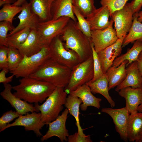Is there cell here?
<instances>
[{
  "label": "cell",
  "instance_id": "obj_12",
  "mask_svg": "<svg viewBox=\"0 0 142 142\" xmlns=\"http://www.w3.org/2000/svg\"><path fill=\"white\" fill-rule=\"evenodd\" d=\"M113 23L103 30L92 31L91 38L95 50L98 53L114 43L118 39Z\"/></svg>",
  "mask_w": 142,
  "mask_h": 142
},
{
  "label": "cell",
  "instance_id": "obj_44",
  "mask_svg": "<svg viewBox=\"0 0 142 142\" xmlns=\"http://www.w3.org/2000/svg\"><path fill=\"white\" fill-rule=\"evenodd\" d=\"M138 67L139 73L142 78V60H137Z\"/></svg>",
  "mask_w": 142,
  "mask_h": 142
},
{
  "label": "cell",
  "instance_id": "obj_3",
  "mask_svg": "<svg viewBox=\"0 0 142 142\" xmlns=\"http://www.w3.org/2000/svg\"><path fill=\"white\" fill-rule=\"evenodd\" d=\"M72 71L69 67L49 58L29 77L48 82L56 87L65 88L68 84Z\"/></svg>",
  "mask_w": 142,
  "mask_h": 142
},
{
  "label": "cell",
  "instance_id": "obj_23",
  "mask_svg": "<svg viewBox=\"0 0 142 142\" xmlns=\"http://www.w3.org/2000/svg\"><path fill=\"white\" fill-rule=\"evenodd\" d=\"M72 0H55L51 7L52 19H56L63 16L70 18L75 22L77 19L72 9Z\"/></svg>",
  "mask_w": 142,
  "mask_h": 142
},
{
  "label": "cell",
  "instance_id": "obj_13",
  "mask_svg": "<svg viewBox=\"0 0 142 142\" xmlns=\"http://www.w3.org/2000/svg\"><path fill=\"white\" fill-rule=\"evenodd\" d=\"M69 113L68 109L66 108L55 120L48 124V129L41 138V141L46 140L54 136L58 137L62 142L67 141L69 135L65 124Z\"/></svg>",
  "mask_w": 142,
  "mask_h": 142
},
{
  "label": "cell",
  "instance_id": "obj_27",
  "mask_svg": "<svg viewBox=\"0 0 142 142\" xmlns=\"http://www.w3.org/2000/svg\"><path fill=\"white\" fill-rule=\"evenodd\" d=\"M142 52V39L135 41L132 47L126 52L115 58L112 66L118 67L125 60L128 61L126 65L127 66L133 62L137 61L139 56Z\"/></svg>",
  "mask_w": 142,
  "mask_h": 142
},
{
  "label": "cell",
  "instance_id": "obj_41",
  "mask_svg": "<svg viewBox=\"0 0 142 142\" xmlns=\"http://www.w3.org/2000/svg\"><path fill=\"white\" fill-rule=\"evenodd\" d=\"M9 71V69L4 68L1 70L0 72V83L3 84L8 83L11 82L13 79L14 75L12 74L10 76L7 77L6 74Z\"/></svg>",
  "mask_w": 142,
  "mask_h": 142
},
{
  "label": "cell",
  "instance_id": "obj_42",
  "mask_svg": "<svg viewBox=\"0 0 142 142\" xmlns=\"http://www.w3.org/2000/svg\"><path fill=\"white\" fill-rule=\"evenodd\" d=\"M130 4L134 13L139 12L142 7V0H133Z\"/></svg>",
  "mask_w": 142,
  "mask_h": 142
},
{
  "label": "cell",
  "instance_id": "obj_50",
  "mask_svg": "<svg viewBox=\"0 0 142 142\" xmlns=\"http://www.w3.org/2000/svg\"></svg>",
  "mask_w": 142,
  "mask_h": 142
},
{
  "label": "cell",
  "instance_id": "obj_46",
  "mask_svg": "<svg viewBox=\"0 0 142 142\" xmlns=\"http://www.w3.org/2000/svg\"><path fill=\"white\" fill-rule=\"evenodd\" d=\"M138 20L139 22H142V11L138 12Z\"/></svg>",
  "mask_w": 142,
  "mask_h": 142
},
{
  "label": "cell",
  "instance_id": "obj_8",
  "mask_svg": "<svg viewBox=\"0 0 142 142\" xmlns=\"http://www.w3.org/2000/svg\"><path fill=\"white\" fill-rule=\"evenodd\" d=\"M70 19L63 16L38 23L36 29L45 46H48L53 39L61 35Z\"/></svg>",
  "mask_w": 142,
  "mask_h": 142
},
{
  "label": "cell",
  "instance_id": "obj_10",
  "mask_svg": "<svg viewBox=\"0 0 142 142\" xmlns=\"http://www.w3.org/2000/svg\"><path fill=\"white\" fill-rule=\"evenodd\" d=\"M45 124L41 120L40 113L34 111L24 115H20L14 122L7 124L4 129L13 126H20L24 127L26 131H33L37 136L42 135L40 130Z\"/></svg>",
  "mask_w": 142,
  "mask_h": 142
},
{
  "label": "cell",
  "instance_id": "obj_24",
  "mask_svg": "<svg viewBox=\"0 0 142 142\" xmlns=\"http://www.w3.org/2000/svg\"><path fill=\"white\" fill-rule=\"evenodd\" d=\"M54 0H30L32 11L38 17L40 22L52 19L51 7Z\"/></svg>",
  "mask_w": 142,
  "mask_h": 142
},
{
  "label": "cell",
  "instance_id": "obj_47",
  "mask_svg": "<svg viewBox=\"0 0 142 142\" xmlns=\"http://www.w3.org/2000/svg\"><path fill=\"white\" fill-rule=\"evenodd\" d=\"M137 111L138 112H142V103L138 107Z\"/></svg>",
  "mask_w": 142,
  "mask_h": 142
},
{
  "label": "cell",
  "instance_id": "obj_5",
  "mask_svg": "<svg viewBox=\"0 0 142 142\" xmlns=\"http://www.w3.org/2000/svg\"><path fill=\"white\" fill-rule=\"evenodd\" d=\"M94 75L93 56L79 63L72 69L68 84L65 91L69 93L79 87L91 81Z\"/></svg>",
  "mask_w": 142,
  "mask_h": 142
},
{
  "label": "cell",
  "instance_id": "obj_40",
  "mask_svg": "<svg viewBox=\"0 0 142 142\" xmlns=\"http://www.w3.org/2000/svg\"><path fill=\"white\" fill-rule=\"evenodd\" d=\"M68 142H92L90 135L83 137L79 134L78 132L73 134L69 135L67 138Z\"/></svg>",
  "mask_w": 142,
  "mask_h": 142
},
{
  "label": "cell",
  "instance_id": "obj_29",
  "mask_svg": "<svg viewBox=\"0 0 142 142\" xmlns=\"http://www.w3.org/2000/svg\"><path fill=\"white\" fill-rule=\"evenodd\" d=\"M138 12L133 14V21L129 33L124 38L122 47H125L130 43L142 39V23L138 20Z\"/></svg>",
  "mask_w": 142,
  "mask_h": 142
},
{
  "label": "cell",
  "instance_id": "obj_31",
  "mask_svg": "<svg viewBox=\"0 0 142 142\" xmlns=\"http://www.w3.org/2000/svg\"><path fill=\"white\" fill-rule=\"evenodd\" d=\"M22 10L21 6L7 4L3 6L0 10V21H6L12 24L14 17Z\"/></svg>",
  "mask_w": 142,
  "mask_h": 142
},
{
  "label": "cell",
  "instance_id": "obj_16",
  "mask_svg": "<svg viewBox=\"0 0 142 142\" xmlns=\"http://www.w3.org/2000/svg\"><path fill=\"white\" fill-rule=\"evenodd\" d=\"M110 16V11L108 8L102 6L96 9L88 16L86 19L88 22L91 31L103 30L109 27L114 22L111 18H109Z\"/></svg>",
  "mask_w": 142,
  "mask_h": 142
},
{
  "label": "cell",
  "instance_id": "obj_20",
  "mask_svg": "<svg viewBox=\"0 0 142 142\" xmlns=\"http://www.w3.org/2000/svg\"><path fill=\"white\" fill-rule=\"evenodd\" d=\"M69 94L80 98L82 103L80 105L82 111L86 110L88 106L94 107L99 109L100 106L101 98H98L92 94L90 88L85 84L79 87L75 90L70 92Z\"/></svg>",
  "mask_w": 142,
  "mask_h": 142
},
{
  "label": "cell",
  "instance_id": "obj_6",
  "mask_svg": "<svg viewBox=\"0 0 142 142\" xmlns=\"http://www.w3.org/2000/svg\"><path fill=\"white\" fill-rule=\"evenodd\" d=\"M48 48L50 59L72 69L81 62L76 52L65 48L60 36L53 39L48 45Z\"/></svg>",
  "mask_w": 142,
  "mask_h": 142
},
{
  "label": "cell",
  "instance_id": "obj_14",
  "mask_svg": "<svg viewBox=\"0 0 142 142\" xmlns=\"http://www.w3.org/2000/svg\"><path fill=\"white\" fill-rule=\"evenodd\" d=\"M4 89L0 93L2 97L7 101L20 115L26 114L29 112H37L34 106L16 96L11 92L12 87L9 84H3Z\"/></svg>",
  "mask_w": 142,
  "mask_h": 142
},
{
  "label": "cell",
  "instance_id": "obj_32",
  "mask_svg": "<svg viewBox=\"0 0 142 142\" xmlns=\"http://www.w3.org/2000/svg\"><path fill=\"white\" fill-rule=\"evenodd\" d=\"M72 3L73 6L85 18L96 9L94 0H72Z\"/></svg>",
  "mask_w": 142,
  "mask_h": 142
},
{
  "label": "cell",
  "instance_id": "obj_38",
  "mask_svg": "<svg viewBox=\"0 0 142 142\" xmlns=\"http://www.w3.org/2000/svg\"><path fill=\"white\" fill-rule=\"evenodd\" d=\"M19 115L17 111L12 110L4 113L0 118V132L3 131L7 124Z\"/></svg>",
  "mask_w": 142,
  "mask_h": 142
},
{
  "label": "cell",
  "instance_id": "obj_35",
  "mask_svg": "<svg viewBox=\"0 0 142 142\" xmlns=\"http://www.w3.org/2000/svg\"><path fill=\"white\" fill-rule=\"evenodd\" d=\"M14 28L12 24L6 21L0 22V45L8 47L7 41V33L12 31Z\"/></svg>",
  "mask_w": 142,
  "mask_h": 142
},
{
  "label": "cell",
  "instance_id": "obj_43",
  "mask_svg": "<svg viewBox=\"0 0 142 142\" xmlns=\"http://www.w3.org/2000/svg\"><path fill=\"white\" fill-rule=\"evenodd\" d=\"M16 1V0H0V6L7 4H11V3L13 4Z\"/></svg>",
  "mask_w": 142,
  "mask_h": 142
},
{
  "label": "cell",
  "instance_id": "obj_48",
  "mask_svg": "<svg viewBox=\"0 0 142 142\" xmlns=\"http://www.w3.org/2000/svg\"><path fill=\"white\" fill-rule=\"evenodd\" d=\"M138 60H142V52L140 54Z\"/></svg>",
  "mask_w": 142,
  "mask_h": 142
},
{
  "label": "cell",
  "instance_id": "obj_19",
  "mask_svg": "<svg viewBox=\"0 0 142 142\" xmlns=\"http://www.w3.org/2000/svg\"><path fill=\"white\" fill-rule=\"evenodd\" d=\"M45 45L36 29H31L25 41L18 49L24 56H29L40 51Z\"/></svg>",
  "mask_w": 142,
  "mask_h": 142
},
{
  "label": "cell",
  "instance_id": "obj_45",
  "mask_svg": "<svg viewBox=\"0 0 142 142\" xmlns=\"http://www.w3.org/2000/svg\"><path fill=\"white\" fill-rule=\"evenodd\" d=\"M26 1V0H17L12 4L16 6H21Z\"/></svg>",
  "mask_w": 142,
  "mask_h": 142
},
{
  "label": "cell",
  "instance_id": "obj_33",
  "mask_svg": "<svg viewBox=\"0 0 142 142\" xmlns=\"http://www.w3.org/2000/svg\"><path fill=\"white\" fill-rule=\"evenodd\" d=\"M23 56L18 49L9 46L8 52V59L9 72L15 70L22 62Z\"/></svg>",
  "mask_w": 142,
  "mask_h": 142
},
{
  "label": "cell",
  "instance_id": "obj_15",
  "mask_svg": "<svg viewBox=\"0 0 142 142\" xmlns=\"http://www.w3.org/2000/svg\"><path fill=\"white\" fill-rule=\"evenodd\" d=\"M124 38H118L114 43L98 53L104 74L112 66L115 58L120 55Z\"/></svg>",
  "mask_w": 142,
  "mask_h": 142
},
{
  "label": "cell",
  "instance_id": "obj_26",
  "mask_svg": "<svg viewBox=\"0 0 142 142\" xmlns=\"http://www.w3.org/2000/svg\"><path fill=\"white\" fill-rule=\"evenodd\" d=\"M86 84L89 87L92 93L102 95L106 99L112 107L115 106V103L109 93L108 81L105 74L96 80L90 81Z\"/></svg>",
  "mask_w": 142,
  "mask_h": 142
},
{
  "label": "cell",
  "instance_id": "obj_30",
  "mask_svg": "<svg viewBox=\"0 0 142 142\" xmlns=\"http://www.w3.org/2000/svg\"><path fill=\"white\" fill-rule=\"evenodd\" d=\"M31 30L29 27H26L8 37L7 41L9 46L18 49L27 39Z\"/></svg>",
  "mask_w": 142,
  "mask_h": 142
},
{
  "label": "cell",
  "instance_id": "obj_4",
  "mask_svg": "<svg viewBox=\"0 0 142 142\" xmlns=\"http://www.w3.org/2000/svg\"><path fill=\"white\" fill-rule=\"evenodd\" d=\"M68 94L64 88L56 87L43 104H35L37 112L40 111L42 121L45 125H48L59 116L63 108Z\"/></svg>",
  "mask_w": 142,
  "mask_h": 142
},
{
  "label": "cell",
  "instance_id": "obj_21",
  "mask_svg": "<svg viewBox=\"0 0 142 142\" xmlns=\"http://www.w3.org/2000/svg\"><path fill=\"white\" fill-rule=\"evenodd\" d=\"M126 69V75L123 81L117 86L115 89L118 92L122 89L127 87L133 88H142V78L138 67L137 61L129 64Z\"/></svg>",
  "mask_w": 142,
  "mask_h": 142
},
{
  "label": "cell",
  "instance_id": "obj_18",
  "mask_svg": "<svg viewBox=\"0 0 142 142\" xmlns=\"http://www.w3.org/2000/svg\"><path fill=\"white\" fill-rule=\"evenodd\" d=\"M118 92L121 97L125 99L126 107L130 114L138 112V107L142 103V88L127 87L121 89Z\"/></svg>",
  "mask_w": 142,
  "mask_h": 142
},
{
  "label": "cell",
  "instance_id": "obj_39",
  "mask_svg": "<svg viewBox=\"0 0 142 142\" xmlns=\"http://www.w3.org/2000/svg\"><path fill=\"white\" fill-rule=\"evenodd\" d=\"M8 47L0 45V70L4 68L9 69L8 59Z\"/></svg>",
  "mask_w": 142,
  "mask_h": 142
},
{
  "label": "cell",
  "instance_id": "obj_22",
  "mask_svg": "<svg viewBox=\"0 0 142 142\" xmlns=\"http://www.w3.org/2000/svg\"><path fill=\"white\" fill-rule=\"evenodd\" d=\"M128 140L130 142L142 141V112L130 114L127 128Z\"/></svg>",
  "mask_w": 142,
  "mask_h": 142
},
{
  "label": "cell",
  "instance_id": "obj_7",
  "mask_svg": "<svg viewBox=\"0 0 142 142\" xmlns=\"http://www.w3.org/2000/svg\"><path fill=\"white\" fill-rule=\"evenodd\" d=\"M49 58L50 54L48 46H45L35 54L29 56H24L18 67L9 72L17 78L29 77L35 72Z\"/></svg>",
  "mask_w": 142,
  "mask_h": 142
},
{
  "label": "cell",
  "instance_id": "obj_25",
  "mask_svg": "<svg viewBox=\"0 0 142 142\" xmlns=\"http://www.w3.org/2000/svg\"><path fill=\"white\" fill-rule=\"evenodd\" d=\"M128 63L125 60L118 67L112 66L105 73L108 81L109 90L119 85L124 80L126 75V67Z\"/></svg>",
  "mask_w": 142,
  "mask_h": 142
},
{
  "label": "cell",
  "instance_id": "obj_11",
  "mask_svg": "<svg viewBox=\"0 0 142 142\" xmlns=\"http://www.w3.org/2000/svg\"><path fill=\"white\" fill-rule=\"evenodd\" d=\"M101 111L110 116L113 120L116 130L121 139L125 141H128L127 128L130 114L126 107L118 109L104 108L102 109Z\"/></svg>",
  "mask_w": 142,
  "mask_h": 142
},
{
  "label": "cell",
  "instance_id": "obj_2",
  "mask_svg": "<svg viewBox=\"0 0 142 142\" xmlns=\"http://www.w3.org/2000/svg\"><path fill=\"white\" fill-rule=\"evenodd\" d=\"M60 37L65 48L72 50L78 55L82 62L92 56L91 38L84 34L81 30L77 22L70 19Z\"/></svg>",
  "mask_w": 142,
  "mask_h": 142
},
{
  "label": "cell",
  "instance_id": "obj_28",
  "mask_svg": "<svg viewBox=\"0 0 142 142\" xmlns=\"http://www.w3.org/2000/svg\"><path fill=\"white\" fill-rule=\"evenodd\" d=\"M82 103V101L80 98L69 94L66 98L64 105L68 109L69 113L75 119L78 133L81 136L85 137L86 135L83 132L84 129L80 125L79 121V108Z\"/></svg>",
  "mask_w": 142,
  "mask_h": 142
},
{
  "label": "cell",
  "instance_id": "obj_49",
  "mask_svg": "<svg viewBox=\"0 0 142 142\" xmlns=\"http://www.w3.org/2000/svg\"></svg>",
  "mask_w": 142,
  "mask_h": 142
},
{
  "label": "cell",
  "instance_id": "obj_17",
  "mask_svg": "<svg viewBox=\"0 0 142 142\" xmlns=\"http://www.w3.org/2000/svg\"><path fill=\"white\" fill-rule=\"evenodd\" d=\"M22 10L18 17L19 22L18 26L8 34L7 37L27 27L36 29L40 22L38 17L32 11L29 3L27 1L21 6Z\"/></svg>",
  "mask_w": 142,
  "mask_h": 142
},
{
  "label": "cell",
  "instance_id": "obj_9",
  "mask_svg": "<svg viewBox=\"0 0 142 142\" xmlns=\"http://www.w3.org/2000/svg\"><path fill=\"white\" fill-rule=\"evenodd\" d=\"M134 13L130 3L121 9L114 12L110 17L114 23L115 29L118 38H125L132 26Z\"/></svg>",
  "mask_w": 142,
  "mask_h": 142
},
{
  "label": "cell",
  "instance_id": "obj_1",
  "mask_svg": "<svg viewBox=\"0 0 142 142\" xmlns=\"http://www.w3.org/2000/svg\"><path fill=\"white\" fill-rule=\"evenodd\" d=\"M19 84L12 87L13 94L30 103H41L52 93L56 87L47 82L30 77L22 78Z\"/></svg>",
  "mask_w": 142,
  "mask_h": 142
},
{
  "label": "cell",
  "instance_id": "obj_37",
  "mask_svg": "<svg viewBox=\"0 0 142 142\" xmlns=\"http://www.w3.org/2000/svg\"><path fill=\"white\" fill-rule=\"evenodd\" d=\"M93 52L94 75L91 81H94L102 77L104 74L98 53L94 49V45H92Z\"/></svg>",
  "mask_w": 142,
  "mask_h": 142
},
{
  "label": "cell",
  "instance_id": "obj_36",
  "mask_svg": "<svg viewBox=\"0 0 142 142\" xmlns=\"http://www.w3.org/2000/svg\"><path fill=\"white\" fill-rule=\"evenodd\" d=\"M129 0H100L102 6L107 7L110 13V16L115 11L122 8Z\"/></svg>",
  "mask_w": 142,
  "mask_h": 142
},
{
  "label": "cell",
  "instance_id": "obj_34",
  "mask_svg": "<svg viewBox=\"0 0 142 142\" xmlns=\"http://www.w3.org/2000/svg\"><path fill=\"white\" fill-rule=\"evenodd\" d=\"M72 9L74 15L77 20V23L80 29L86 36L91 38V32L90 25L85 18L83 17L78 10L73 6Z\"/></svg>",
  "mask_w": 142,
  "mask_h": 142
}]
</instances>
